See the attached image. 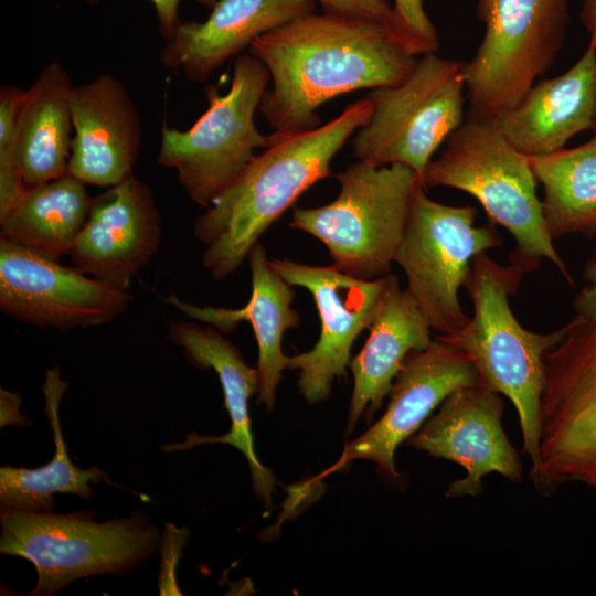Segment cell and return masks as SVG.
Returning <instances> with one entry per match:
<instances>
[{"instance_id":"29","label":"cell","mask_w":596,"mask_h":596,"mask_svg":"<svg viewBox=\"0 0 596 596\" xmlns=\"http://www.w3.org/2000/svg\"><path fill=\"white\" fill-rule=\"evenodd\" d=\"M321 4L326 13L351 18L390 21L392 7L387 0H307Z\"/></svg>"},{"instance_id":"14","label":"cell","mask_w":596,"mask_h":596,"mask_svg":"<svg viewBox=\"0 0 596 596\" xmlns=\"http://www.w3.org/2000/svg\"><path fill=\"white\" fill-rule=\"evenodd\" d=\"M479 383L481 380L471 360L434 337L428 347L407 354L393 381L382 417L349 441L339 459L316 479L363 459L374 462L386 479L400 480L401 475L394 464L397 447L422 427L449 394Z\"/></svg>"},{"instance_id":"3","label":"cell","mask_w":596,"mask_h":596,"mask_svg":"<svg viewBox=\"0 0 596 596\" xmlns=\"http://www.w3.org/2000/svg\"><path fill=\"white\" fill-rule=\"evenodd\" d=\"M523 274L517 264L500 265L486 252L478 254L465 284L472 316L455 332L435 337L464 352L475 364L481 383L513 403L533 477L540 467L545 355L565 337L570 323L549 333L521 326L509 296L518 291Z\"/></svg>"},{"instance_id":"13","label":"cell","mask_w":596,"mask_h":596,"mask_svg":"<svg viewBox=\"0 0 596 596\" xmlns=\"http://www.w3.org/2000/svg\"><path fill=\"white\" fill-rule=\"evenodd\" d=\"M128 290L0 238V309L40 328L102 326L124 313Z\"/></svg>"},{"instance_id":"5","label":"cell","mask_w":596,"mask_h":596,"mask_svg":"<svg viewBox=\"0 0 596 596\" xmlns=\"http://www.w3.org/2000/svg\"><path fill=\"white\" fill-rule=\"evenodd\" d=\"M0 552L30 561L35 587L26 595L58 592L76 579L123 574L143 564L160 545V534L146 514L105 522L92 512L56 514L1 507Z\"/></svg>"},{"instance_id":"26","label":"cell","mask_w":596,"mask_h":596,"mask_svg":"<svg viewBox=\"0 0 596 596\" xmlns=\"http://www.w3.org/2000/svg\"><path fill=\"white\" fill-rule=\"evenodd\" d=\"M543 188L542 212L552 240L596 236V135L575 148L529 157Z\"/></svg>"},{"instance_id":"32","label":"cell","mask_w":596,"mask_h":596,"mask_svg":"<svg viewBox=\"0 0 596 596\" xmlns=\"http://www.w3.org/2000/svg\"><path fill=\"white\" fill-rule=\"evenodd\" d=\"M579 20L589 42L596 45V0H581Z\"/></svg>"},{"instance_id":"30","label":"cell","mask_w":596,"mask_h":596,"mask_svg":"<svg viewBox=\"0 0 596 596\" xmlns=\"http://www.w3.org/2000/svg\"><path fill=\"white\" fill-rule=\"evenodd\" d=\"M583 277L586 285L573 300L575 318L596 327V249L586 262Z\"/></svg>"},{"instance_id":"12","label":"cell","mask_w":596,"mask_h":596,"mask_svg":"<svg viewBox=\"0 0 596 596\" xmlns=\"http://www.w3.org/2000/svg\"><path fill=\"white\" fill-rule=\"evenodd\" d=\"M269 263L288 284L307 289L317 306L319 339L311 350L289 356L287 369L299 370V392L308 403L321 402L330 395L333 381L345 374L355 339L370 328L387 275L366 280L333 265L311 266L279 258Z\"/></svg>"},{"instance_id":"6","label":"cell","mask_w":596,"mask_h":596,"mask_svg":"<svg viewBox=\"0 0 596 596\" xmlns=\"http://www.w3.org/2000/svg\"><path fill=\"white\" fill-rule=\"evenodd\" d=\"M336 177L338 196L322 206L294 209L289 226L322 242L332 265L350 276L389 275L421 178L406 164L359 160Z\"/></svg>"},{"instance_id":"20","label":"cell","mask_w":596,"mask_h":596,"mask_svg":"<svg viewBox=\"0 0 596 596\" xmlns=\"http://www.w3.org/2000/svg\"><path fill=\"white\" fill-rule=\"evenodd\" d=\"M170 340L182 348L187 359L201 369H212L217 374L224 395V405L231 419L230 430L222 436L190 434L182 443L170 444L166 451L187 450L202 444H226L246 458L253 489L265 505L272 502L275 488L273 473L264 467L255 451L248 412L249 398L258 392V371L249 366L238 349L223 333L210 326L195 322L169 323Z\"/></svg>"},{"instance_id":"7","label":"cell","mask_w":596,"mask_h":596,"mask_svg":"<svg viewBox=\"0 0 596 596\" xmlns=\"http://www.w3.org/2000/svg\"><path fill=\"white\" fill-rule=\"evenodd\" d=\"M477 18L483 36L462 67L466 117L498 123L562 50L568 0H478Z\"/></svg>"},{"instance_id":"24","label":"cell","mask_w":596,"mask_h":596,"mask_svg":"<svg viewBox=\"0 0 596 596\" xmlns=\"http://www.w3.org/2000/svg\"><path fill=\"white\" fill-rule=\"evenodd\" d=\"M92 202L85 183L68 173L26 187L0 215V238L57 260L68 255Z\"/></svg>"},{"instance_id":"28","label":"cell","mask_w":596,"mask_h":596,"mask_svg":"<svg viewBox=\"0 0 596 596\" xmlns=\"http://www.w3.org/2000/svg\"><path fill=\"white\" fill-rule=\"evenodd\" d=\"M391 24L414 55L437 52V32L424 10V0H394Z\"/></svg>"},{"instance_id":"25","label":"cell","mask_w":596,"mask_h":596,"mask_svg":"<svg viewBox=\"0 0 596 596\" xmlns=\"http://www.w3.org/2000/svg\"><path fill=\"white\" fill-rule=\"evenodd\" d=\"M68 387L61 379L58 368L47 370L42 387L45 398L44 413L53 434V458L38 468H0V505L32 512H53L57 493L75 494L84 499L93 496L92 483L113 485L107 475L97 467L82 469L74 465L63 439L58 406Z\"/></svg>"},{"instance_id":"22","label":"cell","mask_w":596,"mask_h":596,"mask_svg":"<svg viewBox=\"0 0 596 596\" xmlns=\"http://www.w3.org/2000/svg\"><path fill=\"white\" fill-rule=\"evenodd\" d=\"M369 329L364 347L349 364L353 391L347 434L363 415L372 417L381 407L407 354L425 349L433 340V330L419 306L391 274Z\"/></svg>"},{"instance_id":"18","label":"cell","mask_w":596,"mask_h":596,"mask_svg":"<svg viewBox=\"0 0 596 596\" xmlns=\"http://www.w3.org/2000/svg\"><path fill=\"white\" fill-rule=\"evenodd\" d=\"M315 11L316 4L307 0H217L204 22L180 24L164 42L159 61L192 82L204 83L256 38Z\"/></svg>"},{"instance_id":"31","label":"cell","mask_w":596,"mask_h":596,"mask_svg":"<svg viewBox=\"0 0 596 596\" xmlns=\"http://www.w3.org/2000/svg\"><path fill=\"white\" fill-rule=\"evenodd\" d=\"M88 4L95 6L102 0H85ZM158 20L159 33L164 42H168L182 23L179 19L178 8L181 0H150ZM201 6L212 9L217 0H195Z\"/></svg>"},{"instance_id":"17","label":"cell","mask_w":596,"mask_h":596,"mask_svg":"<svg viewBox=\"0 0 596 596\" xmlns=\"http://www.w3.org/2000/svg\"><path fill=\"white\" fill-rule=\"evenodd\" d=\"M74 137L67 173L109 188L132 175L141 141L137 105L110 74L73 86L68 97Z\"/></svg>"},{"instance_id":"10","label":"cell","mask_w":596,"mask_h":596,"mask_svg":"<svg viewBox=\"0 0 596 596\" xmlns=\"http://www.w3.org/2000/svg\"><path fill=\"white\" fill-rule=\"evenodd\" d=\"M568 323L544 361L540 467L531 477L543 496L570 481L596 491V327Z\"/></svg>"},{"instance_id":"23","label":"cell","mask_w":596,"mask_h":596,"mask_svg":"<svg viewBox=\"0 0 596 596\" xmlns=\"http://www.w3.org/2000/svg\"><path fill=\"white\" fill-rule=\"evenodd\" d=\"M73 85L64 66L47 64L24 91L18 123L23 181L39 185L67 173L73 128L68 97Z\"/></svg>"},{"instance_id":"15","label":"cell","mask_w":596,"mask_h":596,"mask_svg":"<svg viewBox=\"0 0 596 596\" xmlns=\"http://www.w3.org/2000/svg\"><path fill=\"white\" fill-rule=\"evenodd\" d=\"M503 401L482 383L449 394L438 412L407 439L430 456L459 464L467 475L448 488L449 498L478 496L482 477L498 472L511 482L522 481L523 469L501 419Z\"/></svg>"},{"instance_id":"16","label":"cell","mask_w":596,"mask_h":596,"mask_svg":"<svg viewBox=\"0 0 596 596\" xmlns=\"http://www.w3.org/2000/svg\"><path fill=\"white\" fill-rule=\"evenodd\" d=\"M161 217L150 188L134 175L93 198L68 256L83 274L120 290L156 255Z\"/></svg>"},{"instance_id":"11","label":"cell","mask_w":596,"mask_h":596,"mask_svg":"<svg viewBox=\"0 0 596 596\" xmlns=\"http://www.w3.org/2000/svg\"><path fill=\"white\" fill-rule=\"evenodd\" d=\"M477 209L451 206L428 198L421 185L411 205L403 238L394 256L407 278V290L436 334H448L469 317L459 302L472 259L499 247L493 223L476 226Z\"/></svg>"},{"instance_id":"1","label":"cell","mask_w":596,"mask_h":596,"mask_svg":"<svg viewBox=\"0 0 596 596\" xmlns=\"http://www.w3.org/2000/svg\"><path fill=\"white\" fill-rule=\"evenodd\" d=\"M248 53L273 82L258 110L275 137L318 128L322 104L356 89L397 85L418 61L390 21L326 12L301 15L256 38Z\"/></svg>"},{"instance_id":"19","label":"cell","mask_w":596,"mask_h":596,"mask_svg":"<svg viewBox=\"0 0 596 596\" xmlns=\"http://www.w3.org/2000/svg\"><path fill=\"white\" fill-rule=\"evenodd\" d=\"M252 291L247 304L238 309L196 306L171 295L166 302L174 306L189 318L205 323L222 333L232 332L242 322H248L258 347L257 371L259 379L258 404L272 409L276 389L288 358L281 342L287 329L297 328L300 317L291 306L295 292L270 265L265 247L257 243L248 255Z\"/></svg>"},{"instance_id":"2","label":"cell","mask_w":596,"mask_h":596,"mask_svg":"<svg viewBox=\"0 0 596 596\" xmlns=\"http://www.w3.org/2000/svg\"><path fill=\"white\" fill-rule=\"evenodd\" d=\"M372 110L364 98L310 131L269 135V147L194 223V235L204 245L202 264L214 279L234 274L266 230L311 185L332 175L333 157L369 121Z\"/></svg>"},{"instance_id":"9","label":"cell","mask_w":596,"mask_h":596,"mask_svg":"<svg viewBox=\"0 0 596 596\" xmlns=\"http://www.w3.org/2000/svg\"><path fill=\"white\" fill-rule=\"evenodd\" d=\"M462 67L429 53L402 83L370 89L373 110L353 135L354 157L375 167L406 164L422 181L435 151L465 120Z\"/></svg>"},{"instance_id":"8","label":"cell","mask_w":596,"mask_h":596,"mask_svg":"<svg viewBox=\"0 0 596 596\" xmlns=\"http://www.w3.org/2000/svg\"><path fill=\"white\" fill-rule=\"evenodd\" d=\"M270 79L267 67L248 54L236 56L228 92L206 88L209 107L188 130L161 128L158 163L177 171L196 204L209 207L248 167L255 150L269 147V135L255 125V113Z\"/></svg>"},{"instance_id":"27","label":"cell","mask_w":596,"mask_h":596,"mask_svg":"<svg viewBox=\"0 0 596 596\" xmlns=\"http://www.w3.org/2000/svg\"><path fill=\"white\" fill-rule=\"evenodd\" d=\"M24 91L1 85L0 87V215L25 191L19 150L17 123Z\"/></svg>"},{"instance_id":"33","label":"cell","mask_w":596,"mask_h":596,"mask_svg":"<svg viewBox=\"0 0 596 596\" xmlns=\"http://www.w3.org/2000/svg\"><path fill=\"white\" fill-rule=\"evenodd\" d=\"M592 129H594L595 135H596V108H595L594 123H593V128Z\"/></svg>"},{"instance_id":"21","label":"cell","mask_w":596,"mask_h":596,"mask_svg":"<svg viewBox=\"0 0 596 596\" xmlns=\"http://www.w3.org/2000/svg\"><path fill=\"white\" fill-rule=\"evenodd\" d=\"M596 108V45L563 74L535 83L497 124L523 155L563 149L575 135L593 128Z\"/></svg>"},{"instance_id":"4","label":"cell","mask_w":596,"mask_h":596,"mask_svg":"<svg viewBox=\"0 0 596 596\" xmlns=\"http://www.w3.org/2000/svg\"><path fill=\"white\" fill-rule=\"evenodd\" d=\"M444 143L425 169L424 188L449 187L471 194L490 221L514 237L511 263L529 273L549 259L573 285L547 232L529 157L505 138L497 123L467 117Z\"/></svg>"}]
</instances>
